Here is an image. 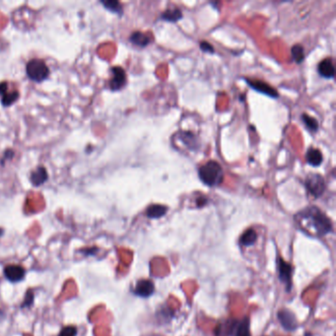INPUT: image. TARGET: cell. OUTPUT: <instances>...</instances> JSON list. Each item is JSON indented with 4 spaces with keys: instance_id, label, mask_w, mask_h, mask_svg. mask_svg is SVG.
Returning <instances> with one entry per match:
<instances>
[{
    "instance_id": "277c9868",
    "label": "cell",
    "mask_w": 336,
    "mask_h": 336,
    "mask_svg": "<svg viewBox=\"0 0 336 336\" xmlns=\"http://www.w3.org/2000/svg\"><path fill=\"white\" fill-rule=\"evenodd\" d=\"M305 186L307 191L315 197H321L326 190V184L322 175L317 173H309L305 178Z\"/></svg>"
},
{
    "instance_id": "4dcf8cb0",
    "label": "cell",
    "mask_w": 336,
    "mask_h": 336,
    "mask_svg": "<svg viewBox=\"0 0 336 336\" xmlns=\"http://www.w3.org/2000/svg\"><path fill=\"white\" fill-rule=\"evenodd\" d=\"M3 234H4V230L2 228H0V237H2Z\"/></svg>"
},
{
    "instance_id": "5bb4252c",
    "label": "cell",
    "mask_w": 336,
    "mask_h": 336,
    "mask_svg": "<svg viewBox=\"0 0 336 336\" xmlns=\"http://www.w3.org/2000/svg\"><path fill=\"white\" fill-rule=\"evenodd\" d=\"M48 175L43 166H40L31 174V182L35 187H40L47 180Z\"/></svg>"
},
{
    "instance_id": "603a6c76",
    "label": "cell",
    "mask_w": 336,
    "mask_h": 336,
    "mask_svg": "<svg viewBox=\"0 0 336 336\" xmlns=\"http://www.w3.org/2000/svg\"><path fill=\"white\" fill-rule=\"evenodd\" d=\"M19 99V92L18 91H12V92H7L1 97V102L4 107H9L13 105L17 100Z\"/></svg>"
},
{
    "instance_id": "d4e9b609",
    "label": "cell",
    "mask_w": 336,
    "mask_h": 336,
    "mask_svg": "<svg viewBox=\"0 0 336 336\" xmlns=\"http://www.w3.org/2000/svg\"><path fill=\"white\" fill-rule=\"evenodd\" d=\"M34 300H35V295H34V292L32 289H29L26 294H25V298H24V301L22 302V305H21V307L22 308H26V307H32L34 305Z\"/></svg>"
},
{
    "instance_id": "8fae6325",
    "label": "cell",
    "mask_w": 336,
    "mask_h": 336,
    "mask_svg": "<svg viewBox=\"0 0 336 336\" xmlns=\"http://www.w3.org/2000/svg\"><path fill=\"white\" fill-rule=\"evenodd\" d=\"M238 320H226L217 324L215 328V336H234Z\"/></svg>"
},
{
    "instance_id": "83f0119b",
    "label": "cell",
    "mask_w": 336,
    "mask_h": 336,
    "mask_svg": "<svg viewBox=\"0 0 336 336\" xmlns=\"http://www.w3.org/2000/svg\"><path fill=\"white\" fill-rule=\"evenodd\" d=\"M99 250L98 248L93 247V248H88V249H81V253H83L84 255H95L97 253V251Z\"/></svg>"
},
{
    "instance_id": "484cf974",
    "label": "cell",
    "mask_w": 336,
    "mask_h": 336,
    "mask_svg": "<svg viewBox=\"0 0 336 336\" xmlns=\"http://www.w3.org/2000/svg\"><path fill=\"white\" fill-rule=\"evenodd\" d=\"M77 332H78V330H77L76 326L67 325L60 330L59 336H77Z\"/></svg>"
},
{
    "instance_id": "f1b7e54d",
    "label": "cell",
    "mask_w": 336,
    "mask_h": 336,
    "mask_svg": "<svg viewBox=\"0 0 336 336\" xmlns=\"http://www.w3.org/2000/svg\"><path fill=\"white\" fill-rule=\"evenodd\" d=\"M7 92H8V83L7 82H1L0 83V96L2 97Z\"/></svg>"
},
{
    "instance_id": "ffe728a7",
    "label": "cell",
    "mask_w": 336,
    "mask_h": 336,
    "mask_svg": "<svg viewBox=\"0 0 336 336\" xmlns=\"http://www.w3.org/2000/svg\"><path fill=\"white\" fill-rule=\"evenodd\" d=\"M249 324H250L249 319L247 317L244 320L239 321L234 336H251L250 335Z\"/></svg>"
},
{
    "instance_id": "2e32d148",
    "label": "cell",
    "mask_w": 336,
    "mask_h": 336,
    "mask_svg": "<svg viewBox=\"0 0 336 336\" xmlns=\"http://www.w3.org/2000/svg\"><path fill=\"white\" fill-rule=\"evenodd\" d=\"M168 207L162 204L150 205L146 209V216L150 219H159L166 215Z\"/></svg>"
},
{
    "instance_id": "d6986e66",
    "label": "cell",
    "mask_w": 336,
    "mask_h": 336,
    "mask_svg": "<svg viewBox=\"0 0 336 336\" xmlns=\"http://www.w3.org/2000/svg\"><path fill=\"white\" fill-rule=\"evenodd\" d=\"M161 18L165 21L175 23L183 18V12L178 7H175V6L169 7L168 9H166L165 12L162 13Z\"/></svg>"
},
{
    "instance_id": "44dd1931",
    "label": "cell",
    "mask_w": 336,
    "mask_h": 336,
    "mask_svg": "<svg viewBox=\"0 0 336 336\" xmlns=\"http://www.w3.org/2000/svg\"><path fill=\"white\" fill-rule=\"evenodd\" d=\"M302 120L309 132H316L319 131V121L315 117H311L307 114H303Z\"/></svg>"
},
{
    "instance_id": "6da1fadb",
    "label": "cell",
    "mask_w": 336,
    "mask_h": 336,
    "mask_svg": "<svg viewBox=\"0 0 336 336\" xmlns=\"http://www.w3.org/2000/svg\"><path fill=\"white\" fill-rule=\"evenodd\" d=\"M298 225L306 232L323 237L333 231L332 222L317 206H308L295 216Z\"/></svg>"
},
{
    "instance_id": "7a4b0ae2",
    "label": "cell",
    "mask_w": 336,
    "mask_h": 336,
    "mask_svg": "<svg viewBox=\"0 0 336 336\" xmlns=\"http://www.w3.org/2000/svg\"><path fill=\"white\" fill-rule=\"evenodd\" d=\"M198 175L201 182L208 187L219 186L224 178V172L218 162L208 161L198 170Z\"/></svg>"
},
{
    "instance_id": "3957f363",
    "label": "cell",
    "mask_w": 336,
    "mask_h": 336,
    "mask_svg": "<svg viewBox=\"0 0 336 336\" xmlns=\"http://www.w3.org/2000/svg\"><path fill=\"white\" fill-rule=\"evenodd\" d=\"M26 72L30 79L34 82H43L48 75L49 69L44 60L40 59H31L26 65Z\"/></svg>"
},
{
    "instance_id": "cb8c5ba5",
    "label": "cell",
    "mask_w": 336,
    "mask_h": 336,
    "mask_svg": "<svg viewBox=\"0 0 336 336\" xmlns=\"http://www.w3.org/2000/svg\"><path fill=\"white\" fill-rule=\"evenodd\" d=\"M292 58L297 63H301L304 59H305V51H304V47L302 44H295L293 45L292 49Z\"/></svg>"
},
{
    "instance_id": "9a60e30c",
    "label": "cell",
    "mask_w": 336,
    "mask_h": 336,
    "mask_svg": "<svg viewBox=\"0 0 336 336\" xmlns=\"http://www.w3.org/2000/svg\"><path fill=\"white\" fill-rule=\"evenodd\" d=\"M306 160H307V163L311 166H313V167H319L322 164V161H323L322 151L320 149H318V148L311 147L307 151Z\"/></svg>"
},
{
    "instance_id": "f546056e",
    "label": "cell",
    "mask_w": 336,
    "mask_h": 336,
    "mask_svg": "<svg viewBox=\"0 0 336 336\" xmlns=\"http://www.w3.org/2000/svg\"><path fill=\"white\" fill-rule=\"evenodd\" d=\"M207 202H208V199L205 196H200L199 198L196 199L197 207H203V206L207 204Z\"/></svg>"
},
{
    "instance_id": "e0dca14e",
    "label": "cell",
    "mask_w": 336,
    "mask_h": 336,
    "mask_svg": "<svg viewBox=\"0 0 336 336\" xmlns=\"http://www.w3.org/2000/svg\"><path fill=\"white\" fill-rule=\"evenodd\" d=\"M130 41L132 42V44L140 46V47H145L148 44L151 43V38L147 35L146 33L140 32V31H136L133 32L131 37H130Z\"/></svg>"
},
{
    "instance_id": "7c38bea8",
    "label": "cell",
    "mask_w": 336,
    "mask_h": 336,
    "mask_svg": "<svg viewBox=\"0 0 336 336\" xmlns=\"http://www.w3.org/2000/svg\"><path fill=\"white\" fill-rule=\"evenodd\" d=\"M246 81L248 82L249 86L252 89H254L255 91L263 93L264 95H267L269 97H272V98H278L277 91L274 88L271 87L270 85H268L267 83L261 81V80L246 79Z\"/></svg>"
},
{
    "instance_id": "7402d4cb",
    "label": "cell",
    "mask_w": 336,
    "mask_h": 336,
    "mask_svg": "<svg viewBox=\"0 0 336 336\" xmlns=\"http://www.w3.org/2000/svg\"><path fill=\"white\" fill-rule=\"evenodd\" d=\"M101 3L108 10L118 15L122 14V6L118 1H116V0H105V1H101Z\"/></svg>"
},
{
    "instance_id": "8992f818",
    "label": "cell",
    "mask_w": 336,
    "mask_h": 336,
    "mask_svg": "<svg viewBox=\"0 0 336 336\" xmlns=\"http://www.w3.org/2000/svg\"><path fill=\"white\" fill-rule=\"evenodd\" d=\"M173 141L182 144L184 148L189 151H194L199 148V142L197 137L190 132H179L175 133L173 137Z\"/></svg>"
},
{
    "instance_id": "ba28073f",
    "label": "cell",
    "mask_w": 336,
    "mask_h": 336,
    "mask_svg": "<svg viewBox=\"0 0 336 336\" xmlns=\"http://www.w3.org/2000/svg\"><path fill=\"white\" fill-rule=\"evenodd\" d=\"M3 273L9 282L17 283V282H21L25 278L26 270L21 265L9 264L4 268Z\"/></svg>"
},
{
    "instance_id": "30bf717a",
    "label": "cell",
    "mask_w": 336,
    "mask_h": 336,
    "mask_svg": "<svg viewBox=\"0 0 336 336\" xmlns=\"http://www.w3.org/2000/svg\"><path fill=\"white\" fill-rule=\"evenodd\" d=\"M155 292V285L150 279L138 280L135 284L133 293L141 298H148Z\"/></svg>"
},
{
    "instance_id": "5b68a950",
    "label": "cell",
    "mask_w": 336,
    "mask_h": 336,
    "mask_svg": "<svg viewBox=\"0 0 336 336\" xmlns=\"http://www.w3.org/2000/svg\"><path fill=\"white\" fill-rule=\"evenodd\" d=\"M278 276L280 282L285 286L286 291L290 292L292 289L293 267L292 265L285 262L281 256L277 257Z\"/></svg>"
},
{
    "instance_id": "4316f807",
    "label": "cell",
    "mask_w": 336,
    "mask_h": 336,
    "mask_svg": "<svg viewBox=\"0 0 336 336\" xmlns=\"http://www.w3.org/2000/svg\"><path fill=\"white\" fill-rule=\"evenodd\" d=\"M200 48H201V50H203V51H205V53H210V54H214V48H213V46H212V44H209V43H207V42H201L200 43Z\"/></svg>"
},
{
    "instance_id": "9c48e42d",
    "label": "cell",
    "mask_w": 336,
    "mask_h": 336,
    "mask_svg": "<svg viewBox=\"0 0 336 336\" xmlns=\"http://www.w3.org/2000/svg\"><path fill=\"white\" fill-rule=\"evenodd\" d=\"M112 79L110 81V88L113 91H118L125 86L126 84V73L123 68L119 66H115L112 68Z\"/></svg>"
},
{
    "instance_id": "4fadbf2b",
    "label": "cell",
    "mask_w": 336,
    "mask_h": 336,
    "mask_svg": "<svg viewBox=\"0 0 336 336\" xmlns=\"http://www.w3.org/2000/svg\"><path fill=\"white\" fill-rule=\"evenodd\" d=\"M318 71L324 78H327V79L333 78L334 73H335V68H334V64H333L332 60L330 59H325L322 60L319 63Z\"/></svg>"
},
{
    "instance_id": "ac0fdd59",
    "label": "cell",
    "mask_w": 336,
    "mask_h": 336,
    "mask_svg": "<svg viewBox=\"0 0 336 336\" xmlns=\"http://www.w3.org/2000/svg\"><path fill=\"white\" fill-rule=\"evenodd\" d=\"M257 233L252 228L246 230L240 238V245L242 247H251L256 243Z\"/></svg>"
},
{
    "instance_id": "52a82bcc",
    "label": "cell",
    "mask_w": 336,
    "mask_h": 336,
    "mask_svg": "<svg viewBox=\"0 0 336 336\" xmlns=\"http://www.w3.org/2000/svg\"><path fill=\"white\" fill-rule=\"evenodd\" d=\"M278 321L287 331H294L298 328V322L295 314L288 308H281L277 314Z\"/></svg>"
}]
</instances>
